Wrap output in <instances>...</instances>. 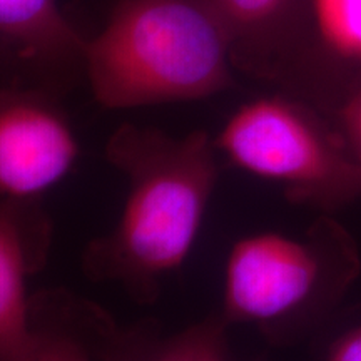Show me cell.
I'll return each instance as SVG.
<instances>
[{"label": "cell", "instance_id": "obj_9", "mask_svg": "<svg viewBox=\"0 0 361 361\" xmlns=\"http://www.w3.org/2000/svg\"><path fill=\"white\" fill-rule=\"evenodd\" d=\"M311 16L323 47L361 67V0H311Z\"/></svg>", "mask_w": 361, "mask_h": 361}, {"label": "cell", "instance_id": "obj_11", "mask_svg": "<svg viewBox=\"0 0 361 361\" xmlns=\"http://www.w3.org/2000/svg\"><path fill=\"white\" fill-rule=\"evenodd\" d=\"M24 361H90L74 338L56 331L35 329V340Z\"/></svg>", "mask_w": 361, "mask_h": 361}, {"label": "cell", "instance_id": "obj_6", "mask_svg": "<svg viewBox=\"0 0 361 361\" xmlns=\"http://www.w3.org/2000/svg\"><path fill=\"white\" fill-rule=\"evenodd\" d=\"M37 200H0V361H24L35 340L27 278L44 263L49 223Z\"/></svg>", "mask_w": 361, "mask_h": 361}, {"label": "cell", "instance_id": "obj_8", "mask_svg": "<svg viewBox=\"0 0 361 361\" xmlns=\"http://www.w3.org/2000/svg\"><path fill=\"white\" fill-rule=\"evenodd\" d=\"M293 0H213L233 45L234 66L274 72L273 49Z\"/></svg>", "mask_w": 361, "mask_h": 361}, {"label": "cell", "instance_id": "obj_12", "mask_svg": "<svg viewBox=\"0 0 361 361\" xmlns=\"http://www.w3.org/2000/svg\"><path fill=\"white\" fill-rule=\"evenodd\" d=\"M335 126L361 162V79L346 90L338 104Z\"/></svg>", "mask_w": 361, "mask_h": 361}, {"label": "cell", "instance_id": "obj_2", "mask_svg": "<svg viewBox=\"0 0 361 361\" xmlns=\"http://www.w3.org/2000/svg\"><path fill=\"white\" fill-rule=\"evenodd\" d=\"M82 61L107 109L213 97L233 87L236 69L213 0H121Z\"/></svg>", "mask_w": 361, "mask_h": 361}, {"label": "cell", "instance_id": "obj_13", "mask_svg": "<svg viewBox=\"0 0 361 361\" xmlns=\"http://www.w3.org/2000/svg\"><path fill=\"white\" fill-rule=\"evenodd\" d=\"M326 361H361V324L346 329L331 343Z\"/></svg>", "mask_w": 361, "mask_h": 361}, {"label": "cell", "instance_id": "obj_5", "mask_svg": "<svg viewBox=\"0 0 361 361\" xmlns=\"http://www.w3.org/2000/svg\"><path fill=\"white\" fill-rule=\"evenodd\" d=\"M78 156V137L56 104L35 90L0 87V200H37Z\"/></svg>", "mask_w": 361, "mask_h": 361}, {"label": "cell", "instance_id": "obj_4", "mask_svg": "<svg viewBox=\"0 0 361 361\" xmlns=\"http://www.w3.org/2000/svg\"><path fill=\"white\" fill-rule=\"evenodd\" d=\"M216 151L234 168L278 184L295 204L335 213L361 197V162L336 126L306 102L264 96L226 121Z\"/></svg>", "mask_w": 361, "mask_h": 361}, {"label": "cell", "instance_id": "obj_3", "mask_svg": "<svg viewBox=\"0 0 361 361\" xmlns=\"http://www.w3.org/2000/svg\"><path fill=\"white\" fill-rule=\"evenodd\" d=\"M361 268L351 234L324 214L303 238L259 231L238 239L224 266L226 323L279 331L311 323L341 300Z\"/></svg>", "mask_w": 361, "mask_h": 361}, {"label": "cell", "instance_id": "obj_1", "mask_svg": "<svg viewBox=\"0 0 361 361\" xmlns=\"http://www.w3.org/2000/svg\"><path fill=\"white\" fill-rule=\"evenodd\" d=\"M106 154L128 179V194L114 229L87 247V271L146 301L196 245L218 183V151L202 130L176 137L124 124Z\"/></svg>", "mask_w": 361, "mask_h": 361}, {"label": "cell", "instance_id": "obj_10", "mask_svg": "<svg viewBox=\"0 0 361 361\" xmlns=\"http://www.w3.org/2000/svg\"><path fill=\"white\" fill-rule=\"evenodd\" d=\"M226 326L223 316H211L161 345L149 361H228Z\"/></svg>", "mask_w": 361, "mask_h": 361}, {"label": "cell", "instance_id": "obj_7", "mask_svg": "<svg viewBox=\"0 0 361 361\" xmlns=\"http://www.w3.org/2000/svg\"><path fill=\"white\" fill-rule=\"evenodd\" d=\"M0 40L25 59H82L85 40L57 0H0Z\"/></svg>", "mask_w": 361, "mask_h": 361}]
</instances>
